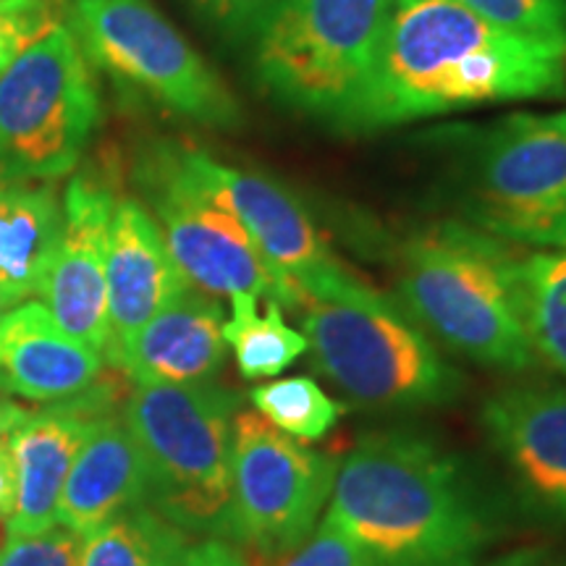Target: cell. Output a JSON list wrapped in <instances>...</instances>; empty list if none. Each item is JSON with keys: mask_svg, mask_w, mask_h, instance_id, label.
<instances>
[{"mask_svg": "<svg viewBox=\"0 0 566 566\" xmlns=\"http://www.w3.org/2000/svg\"><path fill=\"white\" fill-rule=\"evenodd\" d=\"M108 184L82 174L63 195V229L38 296L55 323L90 349H108V286L105 247L113 205Z\"/></svg>", "mask_w": 566, "mask_h": 566, "instance_id": "obj_14", "label": "cell"}, {"mask_svg": "<svg viewBox=\"0 0 566 566\" xmlns=\"http://www.w3.org/2000/svg\"><path fill=\"white\" fill-rule=\"evenodd\" d=\"M126 396L129 391L122 380L101 378L74 399L27 412L19 428L6 438L17 472V499L11 514L6 516V533L11 537H32L59 525L63 483L92 422L108 409L122 407Z\"/></svg>", "mask_w": 566, "mask_h": 566, "instance_id": "obj_13", "label": "cell"}, {"mask_svg": "<svg viewBox=\"0 0 566 566\" xmlns=\"http://www.w3.org/2000/svg\"><path fill=\"white\" fill-rule=\"evenodd\" d=\"M525 265L527 254L472 223L424 226L401 250V307L470 363L522 373L537 359Z\"/></svg>", "mask_w": 566, "mask_h": 566, "instance_id": "obj_3", "label": "cell"}, {"mask_svg": "<svg viewBox=\"0 0 566 566\" xmlns=\"http://www.w3.org/2000/svg\"><path fill=\"white\" fill-rule=\"evenodd\" d=\"M338 464L263 415L237 412L231 446L229 541L265 558L289 556L321 522Z\"/></svg>", "mask_w": 566, "mask_h": 566, "instance_id": "obj_11", "label": "cell"}, {"mask_svg": "<svg viewBox=\"0 0 566 566\" xmlns=\"http://www.w3.org/2000/svg\"><path fill=\"white\" fill-rule=\"evenodd\" d=\"M394 0H283L252 42L254 76L273 101L342 124L378 53Z\"/></svg>", "mask_w": 566, "mask_h": 566, "instance_id": "obj_6", "label": "cell"}, {"mask_svg": "<svg viewBox=\"0 0 566 566\" xmlns=\"http://www.w3.org/2000/svg\"><path fill=\"white\" fill-rule=\"evenodd\" d=\"M189 171L229 205L271 271L296 294V302L321 296L352 271L338 263L302 202L286 187L181 147Z\"/></svg>", "mask_w": 566, "mask_h": 566, "instance_id": "obj_12", "label": "cell"}, {"mask_svg": "<svg viewBox=\"0 0 566 566\" xmlns=\"http://www.w3.org/2000/svg\"><path fill=\"white\" fill-rule=\"evenodd\" d=\"M189 535L142 504L82 537L80 566H181Z\"/></svg>", "mask_w": 566, "mask_h": 566, "instance_id": "obj_21", "label": "cell"}, {"mask_svg": "<svg viewBox=\"0 0 566 566\" xmlns=\"http://www.w3.org/2000/svg\"><path fill=\"white\" fill-rule=\"evenodd\" d=\"M491 566H562L551 554H543V551H516V554H509Z\"/></svg>", "mask_w": 566, "mask_h": 566, "instance_id": "obj_33", "label": "cell"}, {"mask_svg": "<svg viewBox=\"0 0 566 566\" xmlns=\"http://www.w3.org/2000/svg\"><path fill=\"white\" fill-rule=\"evenodd\" d=\"M69 27L90 63L176 116L216 129L242 124L226 82L147 0H84L71 6Z\"/></svg>", "mask_w": 566, "mask_h": 566, "instance_id": "obj_9", "label": "cell"}, {"mask_svg": "<svg viewBox=\"0 0 566 566\" xmlns=\"http://www.w3.org/2000/svg\"><path fill=\"white\" fill-rule=\"evenodd\" d=\"M239 396L210 384H134L122 415L147 464V506L184 533L229 541Z\"/></svg>", "mask_w": 566, "mask_h": 566, "instance_id": "obj_5", "label": "cell"}, {"mask_svg": "<svg viewBox=\"0 0 566 566\" xmlns=\"http://www.w3.org/2000/svg\"><path fill=\"white\" fill-rule=\"evenodd\" d=\"M122 407L108 409L92 422L63 483L59 525L76 537H87L118 514L147 504V464Z\"/></svg>", "mask_w": 566, "mask_h": 566, "instance_id": "obj_18", "label": "cell"}, {"mask_svg": "<svg viewBox=\"0 0 566 566\" xmlns=\"http://www.w3.org/2000/svg\"><path fill=\"white\" fill-rule=\"evenodd\" d=\"M27 412H30V409L21 407L19 401L11 399V396L0 394V441H3V438H9L13 428H19L21 420L27 417Z\"/></svg>", "mask_w": 566, "mask_h": 566, "instance_id": "obj_32", "label": "cell"}, {"mask_svg": "<svg viewBox=\"0 0 566 566\" xmlns=\"http://www.w3.org/2000/svg\"><path fill=\"white\" fill-rule=\"evenodd\" d=\"M97 122L92 63L66 21L0 74V179L53 181L71 174Z\"/></svg>", "mask_w": 566, "mask_h": 566, "instance_id": "obj_7", "label": "cell"}, {"mask_svg": "<svg viewBox=\"0 0 566 566\" xmlns=\"http://www.w3.org/2000/svg\"><path fill=\"white\" fill-rule=\"evenodd\" d=\"M488 24L566 55V0H459Z\"/></svg>", "mask_w": 566, "mask_h": 566, "instance_id": "obj_25", "label": "cell"}, {"mask_svg": "<svg viewBox=\"0 0 566 566\" xmlns=\"http://www.w3.org/2000/svg\"><path fill=\"white\" fill-rule=\"evenodd\" d=\"M480 420L530 512L566 522V386H506Z\"/></svg>", "mask_w": 566, "mask_h": 566, "instance_id": "obj_15", "label": "cell"}, {"mask_svg": "<svg viewBox=\"0 0 566 566\" xmlns=\"http://www.w3.org/2000/svg\"><path fill=\"white\" fill-rule=\"evenodd\" d=\"M212 30L233 42H254L283 0H189Z\"/></svg>", "mask_w": 566, "mask_h": 566, "instance_id": "obj_27", "label": "cell"}, {"mask_svg": "<svg viewBox=\"0 0 566 566\" xmlns=\"http://www.w3.org/2000/svg\"><path fill=\"white\" fill-rule=\"evenodd\" d=\"M137 181L176 265L195 289L229 300L250 294L300 310L296 294L271 271L242 221L189 171L181 147H153L139 160Z\"/></svg>", "mask_w": 566, "mask_h": 566, "instance_id": "obj_10", "label": "cell"}, {"mask_svg": "<svg viewBox=\"0 0 566 566\" xmlns=\"http://www.w3.org/2000/svg\"><path fill=\"white\" fill-rule=\"evenodd\" d=\"M61 229L63 202L51 184H0V292L13 304L40 292Z\"/></svg>", "mask_w": 566, "mask_h": 566, "instance_id": "obj_20", "label": "cell"}, {"mask_svg": "<svg viewBox=\"0 0 566 566\" xmlns=\"http://www.w3.org/2000/svg\"><path fill=\"white\" fill-rule=\"evenodd\" d=\"M527 328L535 357L566 378V250L527 254Z\"/></svg>", "mask_w": 566, "mask_h": 566, "instance_id": "obj_23", "label": "cell"}, {"mask_svg": "<svg viewBox=\"0 0 566 566\" xmlns=\"http://www.w3.org/2000/svg\"><path fill=\"white\" fill-rule=\"evenodd\" d=\"M226 344L231 346L244 380L275 378L310 349L307 338L283 317L279 302L268 300L265 313L250 294L231 296V317L223 323Z\"/></svg>", "mask_w": 566, "mask_h": 566, "instance_id": "obj_22", "label": "cell"}, {"mask_svg": "<svg viewBox=\"0 0 566 566\" xmlns=\"http://www.w3.org/2000/svg\"><path fill=\"white\" fill-rule=\"evenodd\" d=\"M63 0H0V74L63 21Z\"/></svg>", "mask_w": 566, "mask_h": 566, "instance_id": "obj_26", "label": "cell"}, {"mask_svg": "<svg viewBox=\"0 0 566 566\" xmlns=\"http://www.w3.org/2000/svg\"><path fill=\"white\" fill-rule=\"evenodd\" d=\"M462 195L478 229L566 250V111L514 113L480 132L462 166Z\"/></svg>", "mask_w": 566, "mask_h": 566, "instance_id": "obj_8", "label": "cell"}, {"mask_svg": "<svg viewBox=\"0 0 566 566\" xmlns=\"http://www.w3.org/2000/svg\"><path fill=\"white\" fill-rule=\"evenodd\" d=\"M80 543L71 530L55 525L32 537H11L0 546V566H80Z\"/></svg>", "mask_w": 566, "mask_h": 566, "instance_id": "obj_29", "label": "cell"}, {"mask_svg": "<svg viewBox=\"0 0 566 566\" xmlns=\"http://www.w3.org/2000/svg\"><path fill=\"white\" fill-rule=\"evenodd\" d=\"M300 313L313 365L357 405L428 409L454 401L462 388L422 325L354 273L304 300Z\"/></svg>", "mask_w": 566, "mask_h": 566, "instance_id": "obj_4", "label": "cell"}, {"mask_svg": "<svg viewBox=\"0 0 566 566\" xmlns=\"http://www.w3.org/2000/svg\"><path fill=\"white\" fill-rule=\"evenodd\" d=\"M328 516L375 566H475L493 527L464 467L401 430L367 436L344 457Z\"/></svg>", "mask_w": 566, "mask_h": 566, "instance_id": "obj_2", "label": "cell"}, {"mask_svg": "<svg viewBox=\"0 0 566 566\" xmlns=\"http://www.w3.org/2000/svg\"><path fill=\"white\" fill-rule=\"evenodd\" d=\"M17 499V472H13V459L6 438L0 441V516H9Z\"/></svg>", "mask_w": 566, "mask_h": 566, "instance_id": "obj_31", "label": "cell"}, {"mask_svg": "<svg viewBox=\"0 0 566 566\" xmlns=\"http://www.w3.org/2000/svg\"><path fill=\"white\" fill-rule=\"evenodd\" d=\"M63 3H71V6H76V3H84V0H63Z\"/></svg>", "mask_w": 566, "mask_h": 566, "instance_id": "obj_35", "label": "cell"}, {"mask_svg": "<svg viewBox=\"0 0 566 566\" xmlns=\"http://www.w3.org/2000/svg\"><path fill=\"white\" fill-rule=\"evenodd\" d=\"M111 338L105 363L118 367L134 336L192 283L184 279L158 221L145 205L118 197L105 247Z\"/></svg>", "mask_w": 566, "mask_h": 566, "instance_id": "obj_16", "label": "cell"}, {"mask_svg": "<svg viewBox=\"0 0 566 566\" xmlns=\"http://www.w3.org/2000/svg\"><path fill=\"white\" fill-rule=\"evenodd\" d=\"M247 399L252 401L254 412L263 415L273 428L302 443L321 441L344 415V407L304 375L254 386Z\"/></svg>", "mask_w": 566, "mask_h": 566, "instance_id": "obj_24", "label": "cell"}, {"mask_svg": "<svg viewBox=\"0 0 566 566\" xmlns=\"http://www.w3.org/2000/svg\"><path fill=\"white\" fill-rule=\"evenodd\" d=\"M103 367V354L69 336L42 302H21L0 317V394L55 405L95 386Z\"/></svg>", "mask_w": 566, "mask_h": 566, "instance_id": "obj_17", "label": "cell"}, {"mask_svg": "<svg viewBox=\"0 0 566 566\" xmlns=\"http://www.w3.org/2000/svg\"><path fill=\"white\" fill-rule=\"evenodd\" d=\"M281 566H375L373 558L365 554L346 530L325 514L321 527L313 530V535L294 548Z\"/></svg>", "mask_w": 566, "mask_h": 566, "instance_id": "obj_28", "label": "cell"}, {"mask_svg": "<svg viewBox=\"0 0 566 566\" xmlns=\"http://www.w3.org/2000/svg\"><path fill=\"white\" fill-rule=\"evenodd\" d=\"M181 566H250L242 551L231 546L226 537H205L197 546H189Z\"/></svg>", "mask_w": 566, "mask_h": 566, "instance_id": "obj_30", "label": "cell"}, {"mask_svg": "<svg viewBox=\"0 0 566 566\" xmlns=\"http://www.w3.org/2000/svg\"><path fill=\"white\" fill-rule=\"evenodd\" d=\"M223 323L216 296L189 286L134 336L116 370L134 384H210L226 363Z\"/></svg>", "mask_w": 566, "mask_h": 566, "instance_id": "obj_19", "label": "cell"}, {"mask_svg": "<svg viewBox=\"0 0 566 566\" xmlns=\"http://www.w3.org/2000/svg\"><path fill=\"white\" fill-rule=\"evenodd\" d=\"M11 307H17V304H13V302L9 300V296H6L3 292H0V317H3L6 313H9Z\"/></svg>", "mask_w": 566, "mask_h": 566, "instance_id": "obj_34", "label": "cell"}, {"mask_svg": "<svg viewBox=\"0 0 566 566\" xmlns=\"http://www.w3.org/2000/svg\"><path fill=\"white\" fill-rule=\"evenodd\" d=\"M566 95V55L488 24L459 0H394L370 74L344 126L380 129Z\"/></svg>", "mask_w": 566, "mask_h": 566, "instance_id": "obj_1", "label": "cell"}]
</instances>
